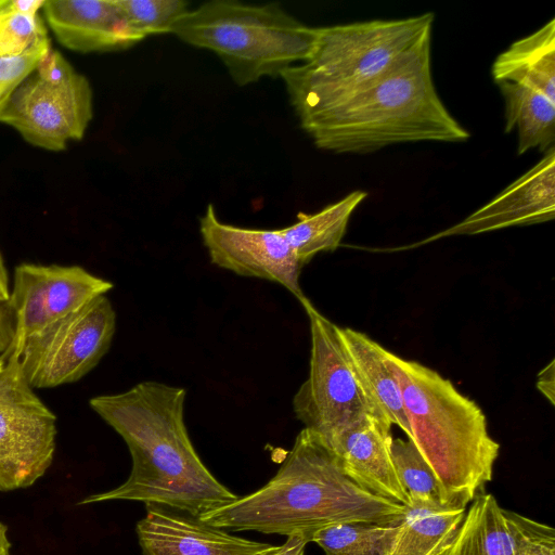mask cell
Segmentation results:
<instances>
[{
    "instance_id": "cell-1",
    "label": "cell",
    "mask_w": 555,
    "mask_h": 555,
    "mask_svg": "<svg viewBox=\"0 0 555 555\" xmlns=\"http://www.w3.org/2000/svg\"><path fill=\"white\" fill-rule=\"evenodd\" d=\"M185 397L183 387L145 380L91 398V409L126 442L132 467L124 483L77 504L139 501L198 518L235 501L238 496L215 478L192 444Z\"/></svg>"
},
{
    "instance_id": "cell-2",
    "label": "cell",
    "mask_w": 555,
    "mask_h": 555,
    "mask_svg": "<svg viewBox=\"0 0 555 555\" xmlns=\"http://www.w3.org/2000/svg\"><path fill=\"white\" fill-rule=\"evenodd\" d=\"M403 508L352 481L305 427L269 482L198 518L223 530L301 534L311 542L317 531L343 522L398 524Z\"/></svg>"
},
{
    "instance_id": "cell-3",
    "label": "cell",
    "mask_w": 555,
    "mask_h": 555,
    "mask_svg": "<svg viewBox=\"0 0 555 555\" xmlns=\"http://www.w3.org/2000/svg\"><path fill=\"white\" fill-rule=\"evenodd\" d=\"M430 36L359 92L299 120L315 146L362 154L404 142L467 141L469 132L447 109L436 90Z\"/></svg>"
},
{
    "instance_id": "cell-4",
    "label": "cell",
    "mask_w": 555,
    "mask_h": 555,
    "mask_svg": "<svg viewBox=\"0 0 555 555\" xmlns=\"http://www.w3.org/2000/svg\"><path fill=\"white\" fill-rule=\"evenodd\" d=\"M408 438L434 472L448 506L464 507L492 480L500 444L480 406L438 372L392 353Z\"/></svg>"
},
{
    "instance_id": "cell-5",
    "label": "cell",
    "mask_w": 555,
    "mask_h": 555,
    "mask_svg": "<svg viewBox=\"0 0 555 555\" xmlns=\"http://www.w3.org/2000/svg\"><path fill=\"white\" fill-rule=\"evenodd\" d=\"M435 15L318 27L310 56L281 78L299 120L328 109L379 78L431 35Z\"/></svg>"
},
{
    "instance_id": "cell-6",
    "label": "cell",
    "mask_w": 555,
    "mask_h": 555,
    "mask_svg": "<svg viewBox=\"0 0 555 555\" xmlns=\"http://www.w3.org/2000/svg\"><path fill=\"white\" fill-rule=\"evenodd\" d=\"M172 35L216 53L243 87L263 77H281L306 61L317 43L318 27L301 23L279 3L212 0L190 9Z\"/></svg>"
},
{
    "instance_id": "cell-7",
    "label": "cell",
    "mask_w": 555,
    "mask_h": 555,
    "mask_svg": "<svg viewBox=\"0 0 555 555\" xmlns=\"http://www.w3.org/2000/svg\"><path fill=\"white\" fill-rule=\"evenodd\" d=\"M92 117L89 79L51 48L11 95L0 122L33 146L60 152L85 137Z\"/></svg>"
},
{
    "instance_id": "cell-8",
    "label": "cell",
    "mask_w": 555,
    "mask_h": 555,
    "mask_svg": "<svg viewBox=\"0 0 555 555\" xmlns=\"http://www.w3.org/2000/svg\"><path fill=\"white\" fill-rule=\"evenodd\" d=\"M302 305L310 321L311 350L308 377L293 398L296 417L325 438L364 415L385 416L354 367L339 326L309 300Z\"/></svg>"
},
{
    "instance_id": "cell-9",
    "label": "cell",
    "mask_w": 555,
    "mask_h": 555,
    "mask_svg": "<svg viewBox=\"0 0 555 555\" xmlns=\"http://www.w3.org/2000/svg\"><path fill=\"white\" fill-rule=\"evenodd\" d=\"M56 416L35 393L12 349L0 373V491L25 489L53 463Z\"/></svg>"
},
{
    "instance_id": "cell-10",
    "label": "cell",
    "mask_w": 555,
    "mask_h": 555,
    "mask_svg": "<svg viewBox=\"0 0 555 555\" xmlns=\"http://www.w3.org/2000/svg\"><path fill=\"white\" fill-rule=\"evenodd\" d=\"M115 331L116 313L105 295L48 325L16 350L27 382L36 389L79 380L108 351Z\"/></svg>"
},
{
    "instance_id": "cell-11",
    "label": "cell",
    "mask_w": 555,
    "mask_h": 555,
    "mask_svg": "<svg viewBox=\"0 0 555 555\" xmlns=\"http://www.w3.org/2000/svg\"><path fill=\"white\" fill-rule=\"evenodd\" d=\"M114 287L80 266L21 263L15 267L9 304L15 319L14 350L48 325Z\"/></svg>"
},
{
    "instance_id": "cell-12",
    "label": "cell",
    "mask_w": 555,
    "mask_h": 555,
    "mask_svg": "<svg viewBox=\"0 0 555 555\" xmlns=\"http://www.w3.org/2000/svg\"><path fill=\"white\" fill-rule=\"evenodd\" d=\"M199 233L210 262L235 274L279 283L301 304L302 264L280 229H249L222 222L212 204L199 218Z\"/></svg>"
},
{
    "instance_id": "cell-13",
    "label": "cell",
    "mask_w": 555,
    "mask_h": 555,
    "mask_svg": "<svg viewBox=\"0 0 555 555\" xmlns=\"http://www.w3.org/2000/svg\"><path fill=\"white\" fill-rule=\"evenodd\" d=\"M555 217V147L488 204L426 242L453 235H474Z\"/></svg>"
},
{
    "instance_id": "cell-14",
    "label": "cell",
    "mask_w": 555,
    "mask_h": 555,
    "mask_svg": "<svg viewBox=\"0 0 555 555\" xmlns=\"http://www.w3.org/2000/svg\"><path fill=\"white\" fill-rule=\"evenodd\" d=\"M391 423L367 414L321 438L343 472L361 488L401 505L409 496L396 474L390 446Z\"/></svg>"
},
{
    "instance_id": "cell-15",
    "label": "cell",
    "mask_w": 555,
    "mask_h": 555,
    "mask_svg": "<svg viewBox=\"0 0 555 555\" xmlns=\"http://www.w3.org/2000/svg\"><path fill=\"white\" fill-rule=\"evenodd\" d=\"M143 555H268L275 545L247 540L197 517L146 505L135 527Z\"/></svg>"
},
{
    "instance_id": "cell-16",
    "label": "cell",
    "mask_w": 555,
    "mask_h": 555,
    "mask_svg": "<svg viewBox=\"0 0 555 555\" xmlns=\"http://www.w3.org/2000/svg\"><path fill=\"white\" fill-rule=\"evenodd\" d=\"M41 14L55 39L75 52L121 51L143 40L115 0H44Z\"/></svg>"
},
{
    "instance_id": "cell-17",
    "label": "cell",
    "mask_w": 555,
    "mask_h": 555,
    "mask_svg": "<svg viewBox=\"0 0 555 555\" xmlns=\"http://www.w3.org/2000/svg\"><path fill=\"white\" fill-rule=\"evenodd\" d=\"M343 344L364 385L383 414L409 436L403 396L392 363V353L364 333L339 327Z\"/></svg>"
},
{
    "instance_id": "cell-18",
    "label": "cell",
    "mask_w": 555,
    "mask_h": 555,
    "mask_svg": "<svg viewBox=\"0 0 555 555\" xmlns=\"http://www.w3.org/2000/svg\"><path fill=\"white\" fill-rule=\"evenodd\" d=\"M466 508L410 498L386 555H439L461 526Z\"/></svg>"
},
{
    "instance_id": "cell-19",
    "label": "cell",
    "mask_w": 555,
    "mask_h": 555,
    "mask_svg": "<svg viewBox=\"0 0 555 555\" xmlns=\"http://www.w3.org/2000/svg\"><path fill=\"white\" fill-rule=\"evenodd\" d=\"M491 74L496 83L521 85L555 101V18L499 54Z\"/></svg>"
},
{
    "instance_id": "cell-20",
    "label": "cell",
    "mask_w": 555,
    "mask_h": 555,
    "mask_svg": "<svg viewBox=\"0 0 555 555\" xmlns=\"http://www.w3.org/2000/svg\"><path fill=\"white\" fill-rule=\"evenodd\" d=\"M439 555H516V538L508 509L482 492L466 508L455 535Z\"/></svg>"
},
{
    "instance_id": "cell-21",
    "label": "cell",
    "mask_w": 555,
    "mask_h": 555,
    "mask_svg": "<svg viewBox=\"0 0 555 555\" xmlns=\"http://www.w3.org/2000/svg\"><path fill=\"white\" fill-rule=\"evenodd\" d=\"M366 195L361 190L352 191L318 212H299L293 224L280 229L302 266L317 254L332 251L339 246L352 212Z\"/></svg>"
},
{
    "instance_id": "cell-22",
    "label": "cell",
    "mask_w": 555,
    "mask_h": 555,
    "mask_svg": "<svg viewBox=\"0 0 555 555\" xmlns=\"http://www.w3.org/2000/svg\"><path fill=\"white\" fill-rule=\"evenodd\" d=\"M505 103V132L517 129L519 155L531 149L546 152L555 142V101L534 89L498 83Z\"/></svg>"
},
{
    "instance_id": "cell-23",
    "label": "cell",
    "mask_w": 555,
    "mask_h": 555,
    "mask_svg": "<svg viewBox=\"0 0 555 555\" xmlns=\"http://www.w3.org/2000/svg\"><path fill=\"white\" fill-rule=\"evenodd\" d=\"M397 531V524L349 521L317 531L311 542L325 555H386Z\"/></svg>"
},
{
    "instance_id": "cell-24",
    "label": "cell",
    "mask_w": 555,
    "mask_h": 555,
    "mask_svg": "<svg viewBox=\"0 0 555 555\" xmlns=\"http://www.w3.org/2000/svg\"><path fill=\"white\" fill-rule=\"evenodd\" d=\"M43 4L44 0H0V59L51 40L41 14Z\"/></svg>"
},
{
    "instance_id": "cell-25",
    "label": "cell",
    "mask_w": 555,
    "mask_h": 555,
    "mask_svg": "<svg viewBox=\"0 0 555 555\" xmlns=\"http://www.w3.org/2000/svg\"><path fill=\"white\" fill-rule=\"evenodd\" d=\"M390 452L396 474L409 500L416 498L447 505L434 472L411 439L392 438Z\"/></svg>"
},
{
    "instance_id": "cell-26",
    "label": "cell",
    "mask_w": 555,
    "mask_h": 555,
    "mask_svg": "<svg viewBox=\"0 0 555 555\" xmlns=\"http://www.w3.org/2000/svg\"><path fill=\"white\" fill-rule=\"evenodd\" d=\"M130 28L143 39L172 34L176 24L190 11L184 0H115Z\"/></svg>"
},
{
    "instance_id": "cell-27",
    "label": "cell",
    "mask_w": 555,
    "mask_h": 555,
    "mask_svg": "<svg viewBox=\"0 0 555 555\" xmlns=\"http://www.w3.org/2000/svg\"><path fill=\"white\" fill-rule=\"evenodd\" d=\"M51 48L49 40L24 53L0 59V114L16 88Z\"/></svg>"
},
{
    "instance_id": "cell-28",
    "label": "cell",
    "mask_w": 555,
    "mask_h": 555,
    "mask_svg": "<svg viewBox=\"0 0 555 555\" xmlns=\"http://www.w3.org/2000/svg\"><path fill=\"white\" fill-rule=\"evenodd\" d=\"M516 538V555H555L554 528L508 511Z\"/></svg>"
},
{
    "instance_id": "cell-29",
    "label": "cell",
    "mask_w": 555,
    "mask_h": 555,
    "mask_svg": "<svg viewBox=\"0 0 555 555\" xmlns=\"http://www.w3.org/2000/svg\"><path fill=\"white\" fill-rule=\"evenodd\" d=\"M15 340V319L8 301H0V357L9 356Z\"/></svg>"
},
{
    "instance_id": "cell-30",
    "label": "cell",
    "mask_w": 555,
    "mask_h": 555,
    "mask_svg": "<svg viewBox=\"0 0 555 555\" xmlns=\"http://www.w3.org/2000/svg\"><path fill=\"white\" fill-rule=\"evenodd\" d=\"M309 539L301 534L288 535L285 543L274 548L268 555H305Z\"/></svg>"
},
{
    "instance_id": "cell-31",
    "label": "cell",
    "mask_w": 555,
    "mask_h": 555,
    "mask_svg": "<svg viewBox=\"0 0 555 555\" xmlns=\"http://www.w3.org/2000/svg\"><path fill=\"white\" fill-rule=\"evenodd\" d=\"M555 361L552 360L539 374L537 379V388L554 404V386H555Z\"/></svg>"
},
{
    "instance_id": "cell-32",
    "label": "cell",
    "mask_w": 555,
    "mask_h": 555,
    "mask_svg": "<svg viewBox=\"0 0 555 555\" xmlns=\"http://www.w3.org/2000/svg\"><path fill=\"white\" fill-rule=\"evenodd\" d=\"M10 298V287L8 271L0 253V301H8Z\"/></svg>"
},
{
    "instance_id": "cell-33",
    "label": "cell",
    "mask_w": 555,
    "mask_h": 555,
    "mask_svg": "<svg viewBox=\"0 0 555 555\" xmlns=\"http://www.w3.org/2000/svg\"><path fill=\"white\" fill-rule=\"evenodd\" d=\"M8 526L0 521V555H11L12 544L8 537Z\"/></svg>"
},
{
    "instance_id": "cell-34",
    "label": "cell",
    "mask_w": 555,
    "mask_h": 555,
    "mask_svg": "<svg viewBox=\"0 0 555 555\" xmlns=\"http://www.w3.org/2000/svg\"><path fill=\"white\" fill-rule=\"evenodd\" d=\"M8 356L0 357V373L4 370V366L7 364Z\"/></svg>"
}]
</instances>
